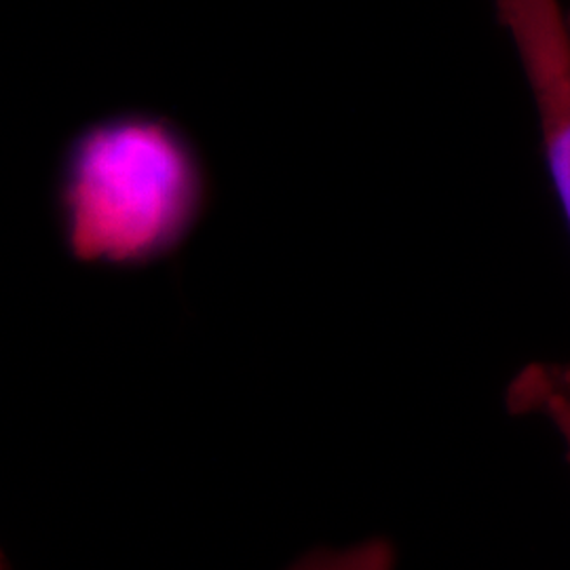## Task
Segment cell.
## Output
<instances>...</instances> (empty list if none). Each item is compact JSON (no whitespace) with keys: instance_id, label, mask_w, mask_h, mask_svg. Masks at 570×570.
Here are the masks:
<instances>
[{"instance_id":"1","label":"cell","mask_w":570,"mask_h":570,"mask_svg":"<svg viewBox=\"0 0 570 570\" xmlns=\"http://www.w3.org/2000/svg\"><path fill=\"white\" fill-rule=\"evenodd\" d=\"M56 199L75 261L131 271L171 256L193 235L209 178L183 127L131 110L82 127L66 146Z\"/></svg>"},{"instance_id":"2","label":"cell","mask_w":570,"mask_h":570,"mask_svg":"<svg viewBox=\"0 0 570 570\" xmlns=\"http://www.w3.org/2000/svg\"><path fill=\"white\" fill-rule=\"evenodd\" d=\"M524 68L551 183L570 226V26L560 0H492Z\"/></svg>"},{"instance_id":"3","label":"cell","mask_w":570,"mask_h":570,"mask_svg":"<svg viewBox=\"0 0 570 570\" xmlns=\"http://www.w3.org/2000/svg\"><path fill=\"white\" fill-rule=\"evenodd\" d=\"M508 406L513 414L546 419L564 442L570 461V362H539L520 370L508 389Z\"/></svg>"},{"instance_id":"4","label":"cell","mask_w":570,"mask_h":570,"mask_svg":"<svg viewBox=\"0 0 570 570\" xmlns=\"http://www.w3.org/2000/svg\"><path fill=\"white\" fill-rule=\"evenodd\" d=\"M397 553L387 539H366L345 548H315L285 570H395Z\"/></svg>"},{"instance_id":"5","label":"cell","mask_w":570,"mask_h":570,"mask_svg":"<svg viewBox=\"0 0 570 570\" xmlns=\"http://www.w3.org/2000/svg\"><path fill=\"white\" fill-rule=\"evenodd\" d=\"M569 26H570V11H569Z\"/></svg>"}]
</instances>
